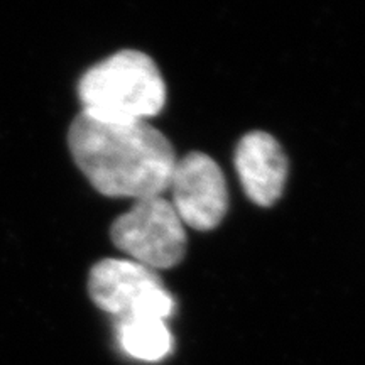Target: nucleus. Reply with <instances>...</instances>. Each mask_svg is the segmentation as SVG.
Masks as SVG:
<instances>
[{
	"mask_svg": "<svg viewBox=\"0 0 365 365\" xmlns=\"http://www.w3.org/2000/svg\"><path fill=\"white\" fill-rule=\"evenodd\" d=\"M68 145L76 166L98 193L143 200L168 191L176 153L149 122H107L75 117Z\"/></svg>",
	"mask_w": 365,
	"mask_h": 365,
	"instance_id": "nucleus-1",
	"label": "nucleus"
},
{
	"mask_svg": "<svg viewBox=\"0 0 365 365\" xmlns=\"http://www.w3.org/2000/svg\"><path fill=\"white\" fill-rule=\"evenodd\" d=\"M78 97L85 115L107 122H148L166 105V83L148 54L124 49L81 76Z\"/></svg>",
	"mask_w": 365,
	"mask_h": 365,
	"instance_id": "nucleus-2",
	"label": "nucleus"
},
{
	"mask_svg": "<svg viewBox=\"0 0 365 365\" xmlns=\"http://www.w3.org/2000/svg\"><path fill=\"white\" fill-rule=\"evenodd\" d=\"M110 239L130 261L153 271L178 266L188 247L185 223L163 195L135 200L129 212L112 223Z\"/></svg>",
	"mask_w": 365,
	"mask_h": 365,
	"instance_id": "nucleus-3",
	"label": "nucleus"
},
{
	"mask_svg": "<svg viewBox=\"0 0 365 365\" xmlns=\"http://www.w3.org/2000/svg\"><path fill=\"white\" fill-rule=\"evenodd\" d=\"M90 298L103 312L122 318L166 319L175 301L158 271L130 259H103L88 277Z\"/></svg>",
	"mask_w": 365,
	"mask_h": 365,
	"instance_id": "nucleus-4",
	"label": "nucleus"
},
{
	"mask_svg": "<svg viewBox=\"0 0 365 365\" xmlns=\"http://www.w3.org/2000/svg\"><path fill=\"white\" fill-rule=\"evenodd\" d=\"M168 191L171 205L185 227L208 232L227 215L228 191L220 166L203 153L178 159Z\"/></svg>",
	"mask_w": 365,
	"mask_h": 365,
	"instance_id": "nucleus-5",
	"label": "nucleus"
},
{
	"mask_svg": "<svg viewBox=\"0 0 365 365\" xmlns=\"http://www.w3.org/2000/svg\"><path fill=\"white\" fill-rule=\"evenodd\" d=\"M235 170L249 198L259 207H271L282 196L289 164L271 134L254 130L237 144Z\"/></svg>",
	"mask_w": 365,
	"mask_h": 365,
	"instance_id": "nucleus-6",
	"label": "nucleus"
},
{
	"mask_svg": "<svg viewBox=\"0 0 365 365\" xmlns=\"http://www.w3.org/2000/svg\"><path fill=\"white\" fill-rule=\"evenodd\" d=\"M118 340L122 349L140 360H159L170 354L171 333L163 319L122 318L118 319Z\"/></svg>",
	"mask_w": 365,
	"mask_h": 365,
	"instance_id": "nucleus-7",
	"label": "nucleus"
}]
</instances>
